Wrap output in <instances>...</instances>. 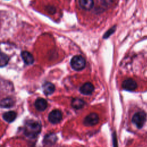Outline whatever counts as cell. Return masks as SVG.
<instances>
[{"label": "cell", "instance_id": "obj_16", "mask_svg": "<svg viewBox=\"0 0 147 147\" xmlns=\"http://www.w3.org/2000/svg\"><path fill=\"white\" fill-rule=\"evenodd\" d=\"M8 62L9 57L3 53H0V67L5 66Z\"/></svg>", "mask_w": 147, "mask_h": 147}, {"label": "cell", "instance_id": "obj_3", "mask_svg": "<svg viewBox=\"0 0 147 147\" xmlns=\"http://www.w3.org/2000/svg\"><path fill=\"white\" fill-rule=\"evenodd\" d=\"M146 119V114L144 111H138L132 117V122L139 129H141L144 125Z\"/></svg>", "mask_w": 147, "mask_h": 147}, {"label": "cell", "instance_id": "obj_14", "mask_svg": "<svg viewBox=\"0 0 147 147\" xmlns=\"http://www.w3.org/2000/svg\"><path fill=\"white\" fill-rule=\"evenodd\" d=\"M14 105V100L10 98H5L0 101V107L2 108H9Z\"/></svg>", "mask_w": 147, "mask_h": 147}, {"label": "cell", "instance_id": "obj_17", "mask_svg": "<svg viewBox=\"0 0 147 147\" xmlns=\"http://www.w3.org/2000/svg\"><path fill=\"white\" fill-rule=\"evenodd\" d=\"M115 26L112 27V28H110L108 31H107V32L105 33V35L103 36V38H106L109 37V36H110L113 33H114V32L115 31Z\"/></svg>", "mask_w": 147, "mask_h": 147}, {"label": "cell", "instance_id": "obj_5", "mask_svg": "<svg viewBox=\"0 0 147 147\" xmlns=\"http://www.w3.org/2000/svg\"><path fill=\"white\" fill-rule=\"evenodd\" d=\"M62 117V113L60 110H54L49 113L48 115V119L51 123L56 124L61 121Z\"/></svg>", "mask_w": 147, "mask_h": 147}, {"label": "cell", "instance_id": "obj_13", "mask_svg": "<svg viewBox=\"0 0 147 147\" xmlns=\"http://www.w3.org/2000/svg\"><path fill=\"white\" fill-rule=\"evenodd\" d=\"M85 103L83 100L80 98H74L71 101V106L75 109H80L82 108Z\"/></svg>", "mask_w": 147, "mask_h": 147}, {"label": "cell", "instance_id": "obj_8", "mask_svg": "<svg viewBox=\"0 0 147 147\" xmlns=\"http://www.w3.org/2000/svg\"><path fill=\"white\" fill-rule=\"evenodd\" d=\"M34 106L36 107V109L38 111H41L45 110L47 109L48 103L45 99L41 98H39L37 99L35 101Z\"/></svg>", "mask_w": 147, "mask_h": 147}, {"label": "cell", "instance_id": "obj_11", "mask_svg": "<svg viewBox=\"0 0 147 147\" xmlns=\"http://www.w3.org/2000/svg\"><path fill=\"white\" fill-rule=\"evenodd\" d=\"M21 57L26 64H32L34 61V59L32 55L27 51H23L21 53Z\"/></svg>", "mask_w": 147, "mask_h": 147}, {"label": "cell", "instance_id": "obj_1", "mask_svg": "<svg viewBox=\"0 0 147 147\" xmlns=\"http://www.w3.org/2000/svg\"><path fill=\"white\" fill-rule=\"evenodd\" d=\"M40 124L34 120L28 121L24 126V133L26 137L30 138H36L41 131Z\"/></svg>", "mask_w": 147, "mask_h": 147}, {"label": "cell", "instance_id": "obj_12", "mask_svg": "<svg viewBox=\"0 0 147 147\" xmlns=\"http://www.w3.org/2000/svg\"><path fill=\"white\" fill-rule=\"evenodd\" d=\"M17 117V114L16 112L13 111H10L6 113H5L3 114V119L7 121V122H13Z\"/></svg>", "mask_w": 147, "mask_h": 147}, {"label": "cell", "instance_id": "obj_9", "mask_svg": "<svg viewBox=\"0 0 147 147\" xmlns=\"http://www.w3.org/2000/svg\"><path fill=\"white\" fill-rule=\"evenodd\" d=\"M42 90L45 94L46 95H51L52 94L55 90V87L53 84L51 82H46L42 86Z\"/></svg>", "mask_w": 147, "mask_h": 147}, {"label": "cell", "instance_id": "obj_10", "mask_svg": "<svg viewBox=\"0 0 147 147\" xmlns=\"http://www.w3.org/2000/svg\"><path fill=\"white\" fill-rule=\"evenodd\" d=\"M80 6L86 10L91 9L94 6L93 0H79Z\"/></svg>", "mask_w": 147, "mask_h": 147}, {"label": "cell", "instance_id": "obj_6", "mask_svg": "<svg viewBox=\"0 0 147 147\" xmlns=\"http://www.w3.org/2000/svg\"><path fill=\"white\" fill-rule=\"evenodd\" d=\"M137 87V83L131 79H128L124 80L122 84V87L123 89L131 91L136 90Z\"/></svg>", "mask_w": 147, "mask_h": 147}, {"label": "cell", "instance_id": "obj_18", "mask_svg": "<svg viewBox=\"0 0 147 147\" xmlns=\"http://www.w3.org/2000/svg\"><path fill=\"white\" fill-rule=\"evenodd\" d=\"M47 9H48V11L51 13H54L55 12V11H56L55 9V7L53 6H48Z\"/></svg>", "mask_w": 147, "mask_h": 147}, {"label": "cell", "instance_id": "obj_7", "mask_svg": "<svg viewBox=\"0 0 147 147\" xmlns=\"http://www.w3.org/2000/svg\"><path fill=\"white\" fill-rule=\"evenodd\" d=\"M94 90V87L90 82L83 84L80 88V92L84 95H90Z\"/></svg>", "mask_w": 147, "mask_h": 147}, {"label": "cell", "instance_id": "obj_4", "mask_svg": "<svg viewBox=\"0 0 147 147\" xmlns=\"http://www.w3.org/2000/svg\"><path fill=\"white\" fill-rule=\"evenodd\" d=\"M99 122V117L97 114L92 113L87 115L84 120L83 124L87 126H91L97 124Z\"/></svg>", "mask_w": 147, "mask_h": 147}, {"label": "cell", "instance_id": "obj_2", "mask_svg": "<svg viewBox=\"0 0 147 147\" xmlns=\"http://www.w3.org/2000/svg\"><path fill=\"white\" fill-rule=\"evenodd\" d=\"M71 65L74 70L80 71L86 66V60L81 55L74 56L71 60Z\"/></svg>", "mask_w": 147, "mask_h": 147}, {"label": "cell", "instance_id": "obj_15", "mask_svg": "<svg viewBox=\"0 0 147 147\" xmlns=\"http://www.w3.org/2000/svg\"><path fill=\"white\" fill-rule=\"evenodd\" d=\"M57 140L56 136L55 134L51 133L47 135L44 140V143L47 145H53Z\"/></svg>", "mask_w": 147, "mask_h": 147}]
</instances>
